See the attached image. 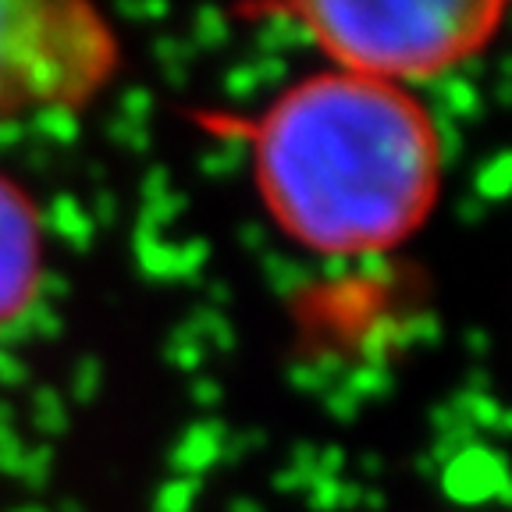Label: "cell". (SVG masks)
<instances>
[{
    "label": "cell",
    "mask_w": 512,
    "mask_h": 512,
    "mask_svg": "<svg viewBox=\"0 0 512 512\" xmlns=\"http://www.w3.org/2000/svg\"><path fill=\"white\" fill-rule=\"evenodd\" d=\"M281 18L324 57V68L420 89L480 61L509 22L502 0H303Z\"/></svg>",
    "instance_id": "7a4b0ae2"
},
{
    "label": "cell",
    "mask_w": 512,
    "mask_h": 512,
    "mask_svg": "<svg viewBox=\"0 0 512 512\" xmlns=\"http://www.w3.org/2000/svg\"><path fill=\"white\" fill-rule=\"evenodd\" d=\"M256 196L292 246L363 260L424 232L445 189V136L420 93L317 68L239 125Z\"/></svg>",
    "instance_id": "6da1fadb"
},
{
    "label": "cell",
    "mask_w": 512,
    "mask_h": 512,
    "mask_svg": "<svg viewBox=\"0 0 512 512\" xmlns=\"http://www.w3.org/2000/svg\"><path fill=\"white\" fill-rule=\"evenodd\" d=\"M43 221L29 192L0 171V331L40 296Z\"/></svg>",
    "instance_id": "277c9868"
},
{
    "label": "cell",
    "mask_w": 512,
    "mask_h": 512,
    "mask_svg": "<svg viewBox=\"0 0 512 512\" xmlns=\"http://www.w3.org/2000/svg\"><path fill=\"white\" fill-rule=\"evenodd\" d=\"M125 64L118 25L82 0H0V132L75 118Z\"/></svg>",
    "instance_id": "3957f363"
}]
</instances>
